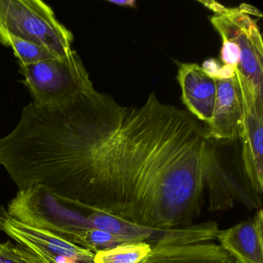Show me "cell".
Wrapping results in <instances>:
<instances>
[{
    "mask_svg": "<svg viewBox=\"0 0 263 263\" xmlns=\"http://www.w3.org/2000/svg\"><path fill=\"white\" fill-rule=\"evenodd\" d=\"M206 141L193 115L155 93L141 107H124L97 91L83 204L149 227L191 226L201 214Z\"/></svg>",
    "mask_w": 263,
    "mask_h": 263,
    "instance_id": "cell-1",
    "label": "cell"
},
{
    "mask_svg": "<svg viewBox=\"0 0 263 263\" xmlns=\"http://www.w3.org/2000/svg\"><path fill=\"white\" fill-rule=\"evenodd\" d=\"M0 33L34 43L59 59L73 51V35L41 0H0Z\"/></svg>",
    "mask_w": 263,
    "mask_h": 263,
    "instance_id": "cell-2",
    "label": "cell"
},
{
    "mask_svg": "<svg viewBox=\"0 0 263 263\" xmlns=\"http://www.w3.org/2000/svg\"><path fill=\"white\" fill-rule=\"evenodd\" d=\"M18 65L19 73L24 77L22 83L38 107H58L95 90L88 72L75 50L61 59Z\"/></svg>",
    "mask_w": 263,
    "mask_h": 263,
    "instance_id": "cell-3",
    "label": "cell"
},
{
    "mask_svg": "<svg viewBox=\"0 0 263 263\" xmlns=\"http://www.w3.org/2000/svg\"><path fill=\"white\" fill-rule=\"evenodd\" d=\"M215 13L211 22L222 38L238 47L237 70L263 102V46L256 22L238 8H227L215 1H199Z\"/></svg>",
    "mask_w": 263,
    "mask_h": 263,
    "instance_id": "cell-4",
    "label": "cell"
},
{
    "mask_svg": "<svg viewBox=\"0 0 263 263\" xmlns=\"http://www.w3.org/2000/svg\"><path fill=\"white\" fill-rule=\"evenodd\" d=\"M90 218L96 229L121 237L127 242H145L152 248L166 245L207 242L215 239L219 231L218 224L214 221H205L182 227H149L93 209L90 213Z\"/></svg>",
    "mask_w": 263,
    "mask_h": 263,
    "instance_id": "cell-5",
    "label": "cell"
},
{
    "mask_svg": "<svg viewBox=\"0 0 263 263\" xmlns=\"http://www.w3.org/2000/svg\"><path fill=\"white\" fill-rule=\"evenodd\" d=\"M0 232L25 246L46 263H95V252L53 232L24 224L0 206Z\"/></svg>",
    "mask_w": 263,
    "mask_h": 263,
    "instance_id": "cell-6",
    "label": "cell"
},
{
    "mask_svg": "<svg viewBox=\"0 0 263 263\" xmlns=\"http://www.w3.org/2000/svg\"><path fill=\"white\" fill-rule=\"evenodd\" d=\"M241 89L243 119L240 144L241 159L246 182L255 194L263 191V102L247 80L235 70Z\"/></svg>",
    "mask_w": 263,
    "mask_h": 263,
    "instance_id": "cell-7",
    "label": "cell"
},
{
    "mask_svg": "<svg viewBox=\"0 0 263 263\" xmlns=\"http://www.w3.org/2000/svg\"><path fill=\"white\" fill-rule=\"evenodd\" d=\"M216 98L212 120L204 127V138L235 141L240 138L243 119L241 89L236 75L215 79Z\"/></svg>",
    "mask_w": 263,
    "mask_h": 263,
    "instance_id": "cell-8",
    "label": "cell"
},
{
    "mask_svg": "<svg viewBox=\"0 0 263 263\" xmlns=\"http://www.w3.org/2000/svg\"><path fill=\"white\" fill-rule=\"evenodd\" d=\"M207 167L205 186L209 190L210 210L219 211L233 205L234 201H242L249 204L241 189L226 167L223 158L221 141L207 139Z\"/></svg>",
    "mask_w": 263,
    "mask_h": 263,
    "instance_id": "cell-9",
    "label": "cell"
},
{
    "mask_svg": "<svg viewBox=\"0 0 263 263\" xmlns=\"http://www.w3.org/2000/svg\"><path fill=\"white\" fill-rule=\"evenodd\" d=\"M219 246L238 263H263V212L252 218L218 231Z\"/></svg>",
    "mask_w": 263,
    "mask_h": 263,
    "instance_id": "cell-10",
    "label": "cell"
},
{
    "mask_svg": "<svg viewBox=\"0 0 263 263\" xmlns=\"http://www.w3.org/2000/svg\"><path fill=\"white\" fill-rule=\"evenodd\" d=\"M178 81L181 99L189 113L205 124L212 120L216 98L215 80L198 64H179Z\"/></svg>",
    "mask_w": 263,
    "mask_h": 263,
    "instance_id": "cell-11",
    "label": "cell"
},
{
    "mask_svg": "<svg viewBox=\"0 0 263 263\" xmlns=\"http://www.w3.org/2000/svg\"><path fill=\"white\" fill-rule=\"evenodd\" d=\"M219 245L212 241L186 245H166L152 248L139 263H235Z\"/></svg>",
    "mask_w": 263,
    "mask_h": 263,
    "instance_id": "cell-12",
    "label": "cell"
},
{
    "mask_svg": "<svg viewBox=\"0 0 263 263\" xmlns=\"http://www.w3.org/2000/svg\"><path fill=\"white\" fill-rule=\"evenodd\" d=\"M150 245L140 241L123 243L95 253V263H139L152 252Z\"/></svg>",
    "mask_w": 263,
    "mask_h": 263,
    "instance_id": "cell-13",
    "label": "cell"
},
{
    "mask_svg": "<svg viewBox=\"0 0 263 263\" xmlns=\"http://www.w3.org/2000/svg\"><path fill=\"white\" fill-rule=\"evenodd\" d=\"M0 43L13 49L18 64L28 65L57 58L41 46L7 33H0Z\"/></svg>",
    "mask_w": 263,
    "mask_h": 263,
    "instance_id": "cell-14",
    "label": "cell"
},
{
    "mask_svg": "<svg viewBox=\"0 0 263 263\" xmlns=\"http://www.w3.org/2000/svg\"><path fill=\"white\" fill-rule=\"evenodd\" d=\"M1 258L3 263H46L25 246L10 241L2 243Z\"/></svg>",
    "mask_w": 263,
    "mask_h": 263,
    "instance_id": "cell-15",
    "label": "cell"
},
{
    "mask_svg": "<svg viewBox=\"0 0 263 263\" xmlns=\"http://www.w3.org/2000/svg\"><path fill=\"white\" fill-rule=\"evenodd\" d=\"M208 75L214 79H228L235 75V67L232 66L221 65L217 60L210 59L204 61L201 67Z\"/></svg>",
    "mask_w": 263,
    "mask_h": 263,
    "instance_id": "cell-16",
    "label": "cell"
},
{
    "mask_svg": "<svg viewBox=\"0 0 263 263\" xmlns=\"http://www.w3.org/2000/svg\"><path fill=\"white\" fill-rule=\"evenodd\" d=\"M221 59L224 65L232 66L237 68L240 59V52L238 47L229 41H223Z\"/></svg>",
    "mask_w": 263,
    "mask_h": 263,
    "instance_id": "cell-17",
    "label": "cell"
},
{
    "mask_svg": "<svg viewBox=\"0 0 263 263\" xmlns=\"http://www.w3.org/2000/svg\"><path fill=\"white\" fill-rule=\"evenodd\" d=\"M238 9H239L242 13H246V14L253 15V16L262 17V14H261V12H260L258 9L252 7V6H249L248 5V4H241V5L238 7Z\"/></svg>",
    "mask_w": 263,
    "mask_h": 263,
    "instance_id": "cell-18",
    "label": "cell"
},
{
    "mask_svg": "<svg viewBox=\"0 0 263 263\" xmlns=\"http://www.w3.org/2000/svg\"><path fill=\"white\" fill-rule=\"evenodd\" d=\"M107 2L118 7H130V8H136L137 7V2L135 0H110Z\"/></svg>",
    "mask_w": 263,
    "mask_h": 263,
    "instance_id": "cell-19",
    "label": "cell"
},
{
    "mask_svg": "<svg viewBox=\"0 0 263 263\" xmlns=\"http://www.w3.org/2000/svg\"><path fill=\"white\" fill-rule=\"evenodd\" d=\"M1 252H2V243H0V263H3L2 258H1Z\"/></svg>",
    "mask_w": 263,
    "mask_h": 263,
    "instance_id": "cell-20",
    "label": "cell"
},
{
    "mask_svg": "<svg viewBox=\"0 0 263 263\" xmlns=\"http://www.w3.org/2000/svg\"><path fill=\"white\" fill-rule=\"evenodd\" d=\"M235 263H238V262H237V261H235Z\"/></svg>",
    "mask_w": 263,
    "mask_h": 263,
    "instance_id": "cell-21",
    "label": "cell"
}]
</instances>
